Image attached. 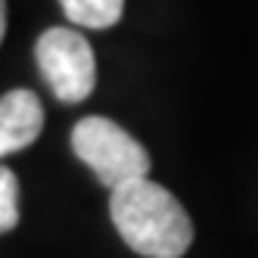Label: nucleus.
<instances>
[{
	"instance_id": "4",
	"label": "nucleus",
	"mask_w": 258,
	"mask_h": 258,
	"mask_svg": "<svg viewBox=\"0 0 258 258\" xmlns=\"http://www.w3.org/2000/svg\"><path fill=\"white\" fill-rule=\"evenodd\" d=\"M44 127V106L31 90H10L0 97V159L31 146Z\"/></svg>"
},
{
	"instance_id": "2",
	"label": "nucleus",
	"mask_w": 258,
	"mask_h": 258,
	"mask_svg": "<svg viewBox=\"0 0 258 258\" xmlns=\"http://www.w3.org/2000/svg\"><path fill=\"white\" fill-rule=\"evenodd\" d=\"M72 153H75L97 180L109 190L150 177V153L121 124L103 115H87L72 127Z\"/></svg>"
},
{
	"instance_id": "1",
	"label": "nucleus",
	"mask_w": 258,
	"mask_h": 258,
	"mask_svg": "<svg viewBox=\"0 0 258 258\" xmlns=\"http://www.w3.org/2000/svg\"><path fill=\"white\" fill-rule=\"evenodd\" d=\"M109 215L127 249L143 258H180L193 243L187 209L153 177L112 190Z\"/></svg>"
},
{
	"instance_id": "3",
	"label": "nucleus",
	"mask_w": 258,
	"mask_h": 258,
	"mask_svg": "<svg viewBox=\"0 0 258 258\" xmlns=\"http://www.w3.org/2000/svg\"><path fill=\"white\" fill-rule=\"evenodd\" d=\"M34 59L47 87L62 103H81L97 84V62L87 38L75 28H47L34 44Z\"/></svg>"
},
{
	"instance_id": "7",
	"label": "nucleus",
	"mask_w": 258,
	"mask_h": 258,
	"mask_svg": "<svg viewBox=\"0 0 258 258\" xmlns=\"http://www.w3.org/2000/svg\"><path fill=\"white\" fill-rule=\"evenodd\" d=\"M4 34H7V0H0V44H4Z\"/></svg>"
},
{
	"instance_id": "6",
	"label": "nucleus",
	"mask_w": 258,
	"mask_h": 258,
	"mask_svg": "<svg viewBox=\"0 0 258 258\" xmlns=\"http://www.w3.org/2000/svg\"><path fill=\"white\" fill-rule=\"evenodd\" d=\"M19 224V177L0 165V233Z\"/></svg>"
},
{
	"instance_id": "5",
	"label": "nucleus",
	"mask_w": 258,
	"mask_h": 258,
	"mask_svg": "<svg viewBox=\"0 0 258 258\" xmlns=\"http://www.w3.org/2000/svg\"><path fill=\"white\" fill-rule=\"evenodd\" d=\"M69 22L84 28H112L121 19L124 0H59Z\"/></svg>"
}]
</instances>
